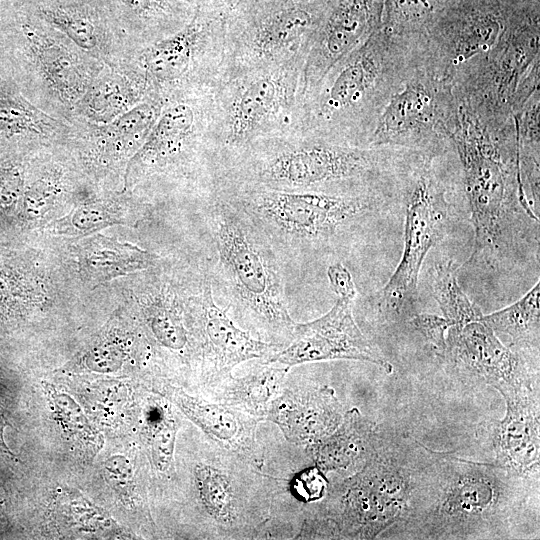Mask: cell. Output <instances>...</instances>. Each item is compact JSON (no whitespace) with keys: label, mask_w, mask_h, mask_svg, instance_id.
I'll use <instances>...</instances> for the list:
<instances>
[{"label":"cell","mask_w":540,"mask_h":540,"mask_svg":"<svg viewBox=\"0 0 540 540\" xmlns=\"http://www.w3.org/2000/svg\"><path fill=\"white\" fill-rule=\"evenodd\" d=\"M208 198L212 285L246 331L285 347L293 339L297 322L287 307L280 258L241 208L214 189Z\"/></svg>","instance_id":"obj_1"},{"label":"cell","mask_w":540,"mask_h":540,"mask_svg":"<svg viewBox=\"0 0 540 540\" xmlns=\"http://www.w3.org/2000/svg\"><path fill=\"white\" fill-rule=\"evenodd\" d=\"M410 151L359 146L298 129L254 141L216 182L281 191L364 189Z\"/></svg>","instance_id":"obj_2"},{"label":"cell","mask_w":540,"mask_h":540,"mask_svg":"<svg viewBox=\"0 0 540 540\" xmlns=\"http://www.w3.org/2000/svg\"><path fill=\"white\" fill-rule=\"evenodd\" d=\"M409 42L382 27L336 62L303 96L298 130L359 146L401 78Z\"/></svg>","instance_id":"obj_3"},{"label":"cell","mask_w":540,"mask_h":540,"mask_svg":"<svg viewBox=\"0 0 540 540\" xmlns=\"http://www.w3.org/2000/svg\"><path fill=\"white\" fill-rule=\"evenodd\" d=\"M449 139L474 227L470 260L495 264L507 243L514 214L523 209L514 118L504 123L485 119L458 99Z\"/></svg>","instance_id":"obj_4"},{"label":"cell","mask_w":540,"mask_h":540,"mask_svg":"<svg viewBox=\"0 0 540 540\" xmlns=\"http://www.w3.org/2000/svg\"><path fill=\"white\" fill-rule=\"evenodd\" d=\"M0 63L32 103L70 124L76 104L104 66L23 2L0 11Z\"/></svg>","instance_id":"obj_5"},{"label":"cell","mask_w":540,"mask_h":540,"mask_svg":"<svg viewBox=\"0 0 540 540\" xmlns=\"http://www.w3.org/2000/svg\"><path fill=\"white\" fill-rule=\"evenodd\" d=\"M190 467V485L201 538H270L274 477L204 434Z\"/></svg>","instance_id":"obj_6"},{"label":"cell","mask_w":540,"mask_h":540,"mask_svg":"<svg viewBox=\"0 0 540 540\" xmlns=\"http://www.w3.org/2000/svg\"><path fill=\"white\" fill-rule=\"evenodd\" d=\"M304 58L222 79L213 89L219 169L254 141L298 128ZM218 169V171H219Z\"/></svg>","instance_id":"obj_7"},{"label":"cell","mask_w":540,"mask_h":540,"mask_svg":"<svg viewBox=\"0 0 540 540\" xmlns=\"http://www.w3.org/2000/svg\"><path fill=\"white\" fill-rule=\"evenodd\" d=\"M214 190L252 219L281 261L329 242L371 206L364 189L281 191L217 182Z\"/></svg>","instance_id":"obj_8"},{"label":"cell","mask_w":540,"mask_h":540,"mask_svg":"<svg viewBox=\"0 0 540 540\" xmlns=\"http://www.w3.org/2000/svg\"><path fill=\"white\" fill-rule=\"evenodd\" d=\"M540 0L515 12L495 45L453 81L459 100L499 123L519 114L540 92Z\"/></svg>","instance_id":"obj_9"},{"label":"cell","mask_w":540,"mask_h":540,"mask_svg":"<svg viewBox=\"0 0 540 540\" xmlns=\"http://www.w3.org/2000/svg\"><path fill=\"white\" fill-rule=\"evenodd\" d=\"M219 169L213 120V89L165 101L140 149L127 163L124 186L150 178L193 179L212 191Z\"/></svg>","instance_id":"obj_10"},{"label":"cell","mask_w":540,"mask_h":540,"mask_svg":"<svg viewBox=\"0 0 540 540\" xmlns=\"http://www.w3.org/2000/svg\"><path fill=\"white\" fill-rule=\"evenodd\" d=\"M458 110L452 82L435 72L414 42L401 78L381 109L368 146L422 153L452 147Z\"/></svg>","instance_id":"obj_11"},{"label":"cell","mask_w":540,"mask_h":540,"mask_svg":"<svg viewBox=\"0 0 540 540\" xmlns=\"http://www.w3.org/2000/svg\"><path fill=\"white\" fill-rule=\"evenodd\" d=\"M230 9L218 2L197 3L182 29L136 52L134 60L147 78L150 96L165 103L180 94L216 87L225 61Z\"/></svg>","instance_id":"obj_12"},{"label":"cell","mask_w":540,"mask_h":540,"mask_svg":"<svg viewBox=\"0 0 540 540\" xmlns=\"http://www.w3.org/2000/svg\"><path fill=\"white\" fill-rule=\"evenodd\" d=\"M405 482L376 453L357 472L333 485L307 515L295 539H371L393 523L405 502Z\"/></svg>","instance_id":"obj_13"},{"label":"cell","mask_w":540,"mask_h":540,"mask_svg":"<svg viewBox=\"0 0 540 540\" xmlns=\"http://www.w3.org/2000/svg\"><path fill=\"white\" fill-rule=\"evenodd\" d=\"M316 10L317 0H259L246 8L232 7L226 17L220 81L297 57L305 59Z\"/></svg>","instance_id":"obj_14"},{"label":"cell","mask_w":540,"mask_h":540,"mask_svg":"<svg viewBox=\"0 0 540 540\" xmlns=\"http://www.w3.org/2000/svg\"><path fill=\"white\" fill-rule=\"evenodd\" d=\"M440 153L415 155L416 167L406 186L404 248L399 264L381 292V302L393 311H401L415 299L422 263L446 232L447 187L435 168Z\"/></svg>","instance_id":"obj_15"},{"label":"cell","mask_w":540,"mask_h":540,"mask_svg":"<svg viewBox=\"0 0 540 540\" xmlns=\"http://www.w3.org/2000/svg\"><path fill=\"white\" fill-rule=\"evenodd\" d=\"M527 0H456L415 44L431 68L450 82L485 55Z\"/></svg>","instance_id":"obj_16"},{"label":"cell","mask_w":540,"mask_h":540,"mask_svg":"<svg viewBox=\"0 0 540 540\" xmlns=\"http://www.w3.org/2000/svg\"><path fill=\"white\" fill-rule=\"evenodd\" d=\"M384 0H317L305 55L304 94L341 58L381 28Z\"/></svg>","instance_id":"obj_17"},{"label":"cell","mask_w":540,"mask_h":540,"mask_svg":"<svg viewBox=\"0 0 540 540\" xmlns=\"http://www.w3.org/2000/svg\"><path fill=\"white\" fill-rule=\"evenodd\" d=\"M353 299L338 297L335 305L320 318L296 323L291 342L261 360L291 369L293 366L327 360H358L376 364L387 373L392 365L371 345L353 316Z\"/></svg>","instance_id":"obj_18"},{"label":"cell","mask_w":540,"mask_h":540,"mask_svg":"<svg viewBox=\"0 0 540 540\" xmlns=\"http://www.w3.org/2000/svg\"><path fill=\"white\" fill-rule=\"evenodd\" d=\"M214 301L210 276L199 300V323L203 346L205 387L232 374L233 369L249 360H264L283 348L255 338L238 327Z\"/></svg>","instance_id":"obj_19"},{"label":"cell","mask_w":540,"mask_h":540,"mask_svg":"<svg viewBox=\"0 0 540 540\" xmlns=\"http://www.w3.org/2000/svg\"><path fill=\"white\" fill-rule=\"evenodd\" d=\"M26 7L105 65L135 55L114 29L96 0H23Z\"/></svg>","instance_id":"obj_20"},{"label":"cell","mask_w":540,"mask_h":540,"mask_svg":"<svg viewBox=\"0 0 540 540\" xmlns=\"http://www.w3.org/2000/svg\"><path fill=\"white\" fill-rule=\"evenodd\" d=\"M447 334L444 356L456 366L498 391L529 386L520 358L481 320L450 327Z\"/></svg>","instance_id":"obj_21"},{"label":"cell","mask_w":540,"mask_h":540,"mask_svg":"<svg viewBox=\"0 0 540 540\" xmlns=\"http://www.w3.org/2000/svg\"><path fill=\"white\" fill-rule=\"evenodd\" d=\"M344 413L334 389L327 385H285L263 421L277 425L291 444L307 447L331 434Z\"/></svg>","instance_id":"obj_22"},{"label":"cell","mask_w":540,"mask_h":540,"mask_svg":"<svg viewBox=\"0 0 540 540\" xmlns=\"http://www.w3.org/2000/svg\"><path fill=\"white\" fill-rule=\"evenodd\" d=\"M160 391L209 440L263 468L265 456L257 441L256 418L234 407L190 395L171 384L164 383Z\"/></svg>","instance_id":"obj_23"},{"label":"cell","mask_w":540,"mask_h":540,"mask_svg":"<svg viewBox=\"0 0 540 540\" xmlns=\"http://www.w3.org/2000/svg\"><path fill=\"white\" fill-rule=\"evenodd\" d=\"M506 415L493 430L497 464L527 475L539 467V398L530 386L499 390Z\"/></svg>","instance_id":"obj_24"},{"label":"cell","mask_w":540,"mask_h":540,"mask_svg":"<svg viewBox=\"0 0 540 540\" xmlns=\"http://www.w3.org/2000/svg\"><path fill=\"white\" fill-rule=\"evenodd\" d=\"M126 46L136 52L182 29L195 0H96Z\"/></svg>","instance_id":"obj_25"},{"label":"cell","mask_w":540,"mask_h":540,"mask_svg":"<svg viewBox=\"0 0 540 540\" xmlns=\"http://www.w3.org/2000/svg\"><path fill=\"white\" fill-rule=\"evenodd\" d=\"M150 97L144 72L134 56L105 65L74 108L71 124L105 125Z\"/></svg>","instance_id":"obj_26"},{"label":"cell","mask_w":540,"mask_h":540,"mask_svg":"<svg viewBox=\"0 0 540 540\" xmlns=\"http://www.w3.org/2000/svg\"><path fill=\"white\" fill-rule=\"evenodd\" d=\"M75 127L32 103L0 63V150L72 140Z\"/></svg>","instance_id":"obj_27"},{"label":"cell","mask_w":540,"mask_h":540,"mask_svg":"<svg viewBox=\"0 0 540 540\" xmlns=\"http://www.w3.org/2000/svg\"><path fill=\"white\" fill-rule=\"evenodd\" d=\"M376 427L357 408L344 413L340 425L328 436L305 447L307 456L324 473L351 475L376 453Z\"/></svg>","instance_id":"obj_28"},{"label":"cell","mask_w":540,"mask_h":540,"mask_svg":"<svg viewBox=\"0 0 540 540\" xmlns=\"http://www.w3.org/2000/svg\"><path fill=\"white\" fill-rule=\"evenodd\" d=\"M163 106L161 98L151 96L108 124L74 123V138L105 159H131L145 142Z\"/></svg>","instance_id":"obj_29"},{"label":"cell","mask_w":540,"mask_h":540,"mask_svg":"<svg viewBox=\"0 0 540 540\" xmlns=\"http://www.w3.org/2000/svg\"><path fill=\"white\" fill-rule=\"evenodd\" d=\"M290 369L259 361L242 377L233 374L206 387L212 401L239 409L263 421L273 400L286 384Z\"/></svg>","instance_id":"obj_30"},{"label":"cell","mask_w":540,"mask_h":540,"mask_svg":"<svg viewBox=\"0 0 540 540\" xmlns=\"http://www.w3.org/2000/svg\"><path fill=\"white\" fill-rule=\"evenodd\" d=\"M79 263L85 278L100 284L120 275L154 266L159 257L131 244L96 235L81 242Z\"/></svg>","instance_id":"obj_31"},{"label":"cell","mask_w":540,"mask_h":540,"mask_svg":"<svg viewBox=\"0 0 540 540\" xmlns=\"http://www.w3.org/2000/svg\"><path fill=\"white\" fill-rule=\"evenodd\" d=\"M456 0H384L382 29L405 41L419 39Z\"/></svg>","instance_id":"obj_32"},{"label":"cell","mask_w":540,"mask_h":540,"mask_svg":"<svg viewBox=\"0 0 540 540\" xmlns=\"http://www.w3.org/2000/svg\"><path fill=\"white\" fill-rule=\"evenodd\" d=\"M496 483L478 470L468 471L452 482L441 506L442 515L450 520H472L496 503Z\"/></svg>","instance_id":"obj_33"},{"label":"cell","mask_w":540,"mask_h":540,"mask_svg":"<svg viewBox=\"0 0 540 540\" xmlns=\"http://www.w3.org/2000/svg\"><path fill=\"white\" fill-rule=\"evenodd\" d=\"M480 320L494 332L506 335L515 345L539 343L540 283L510 306L482 315Z\"/></svg>","instance_id":"obj_34"},{"label":"cell","mask_w":540,"mask_h":540,"mask_svg":"<svg viewBox=\"0 0 540 540\" xmlns=\"http://www.w3.org/2000/svg\"><path fill=\"white\" fill-rule=\"evenodd\" d=\"M457 274L454 262L446 260L435 265L431 282L432 295L452 327H462L482 317L480 309L463 292Z\"/></svg>","instance_id":"obj_35"},{"label":"cell","mask_w":540,"mask_h":540,"mask_svg":"<svg viewBox=\"0 0 540 540\" xmlns=\"http://www.w3.org/2000/svg\"><path fill=\"white\" fill-rule=\"evenodd\" d=\"M155 408L150 437L151 460L158 473L167 475L173 468L178 423L168 407Z\"/></svg>","instance_id":"obj_36"},{"label":"cell","mask_w":540,"mask_h":540,"mask_svg":"<svg viewBox=\"0 0 540 540\" xmlns=\"http://www.w3.org/2000/svg\"><path fill=\"white\" fill-rule=\"evenodd\" d=\"M275 478V497L286 493L294 501L307 505L318 501L323 497L328 488V481L325 473L316 465L305 467L295 471L283 483L279 478ZM275 500V499H274Z\"/></svg>","instance_id":"obj_37"},{"label":"cell","mask_w":540,"mask_h":540,"mask_svg":"<svg viewBox=\"0 0 540 540\" xmlns=\"http://www.w3.org/2000/svg\"><path fill=\"white\" fill-rule=\"evenodd\" d=\"M112 201H98L83 205L74 211L68 223L74 232H89L117 223L120 219Z\"/></svg>","instance_id":"obj_38"},{"label":"cell","mask_w":540,"mask_h":540,"mask_svg":"<svg viewBox=\"0 0 540 540\" xmlns=\"http://www.w3.org/2000/svg\"><path fill=\"white\" fill-rule=\"evenodd\" d=\"M411 322L438 355L443 357L447 347L446 334L452 324L444 317L426 313L414 316Z\"/></svg>","instance_id":"obj_39"},{"label":"cell","mask_w":540,"mask_h":540,"mask_svg":"<svg viewBox=\"0 0 540 540\" xmlns=\"http://www.w3.org/2000/svg\"><path fill=\"white\" fill-rule=\"evenodd\" d=\"M24 165L15 157L0 159V203H9L21 193L24 185Z\"/></svg>","instance_id":"obj_40"},{"label":"cell","mask_w":540,"mask_h":540,"mask_svg":"<svg viewBox=\"0 0 540 540\" xmlns=\"http://www.w3.org/2000/svg\"><path fill=\"white\" fill-rule=\"evenodd\" d=\"M327 277L332 291L342 298L355 299L356 288L349 270L340 262L329 265Z\"/></svg>","instance_id":"obj_41"},{"label":"cell","mask_w":540,"mask_h":540,"mask_svg":"<svg viewBox=\"0 0 540 540\" xmlns=\"http://www.w3.org/2000/svg\"><path fill=\"white\" fill-rule=\"evenodd\" d=\"M51 398H53L56 406L58 408H61V412L64 413V414H67L69 416H75V413L80 410L77 405H74V408H70L68 410L67 406L65 404V401H64V397H63L62 394L58 395V394H56L54 392L53 393L51 392ZM69 419H70L71 422H74V423L76 422L78 428L81 429V430H85L86 428H88L86 419H85V417L83 415L82 416H76V417H70Z\"/></svg>","instance_id":"obj_42"},{"label":"cell","mask_w":540,"mask_h":540,"mask_svg":"<svg viewBox=\"0 0 540 540\" xmlns=\"http://www.w3.org/2000/svg\"><path fill=\"white\" fill-rule=\"evenodd\" d=\"M196 3H201V2H218V3H222L230 8H232L236 2L238 0H195Z\"/></svg>","instance_id":"obj_43"},{"label":"cell","mask_w":540,"mask_h":540,"mask_svg":"<svg viewBox=\"0 0 540 540\" xmlns=\"http://www.w3.org/2000/svg\"><path fill=\"white\" fill-rule=\"evenodd\" d=\"M4 426H5V420L4 418L2 417V415L0 414V447H4L5 450L10 453L7 449V446L5 445L4 443V439H3V430H4Z\"/></svg>","instance_id":"obj_44"},{"label":"cell","mask_w":540,"mask_h":540,"mask_svg":"<svg viewBox=\"0 0 540 540\" xmlns=\"http://www.w3.org/2000/svg\"><path fill=\"white\" fill-rule=\"evenodd\" d=\"M258 1L259 0H238L233 7L246 8V7H249V6L253 5L254 3H256Z\"/></svg>","instance_id":"obj_45"},{"label":"cell","mask_w":540,"mask_h":540,"mask_svg":"<svg viewBox=\"0 0 540 540\" xmlns=\"http://www.w3.org/2000/svg\"><path fill=\"white\" fill-rule=\"evenodd\" d=\"M294 1H297V2H302V1H308V0H294Z\"/></svg>","instance_id":"obj_46"}]
</instances>
